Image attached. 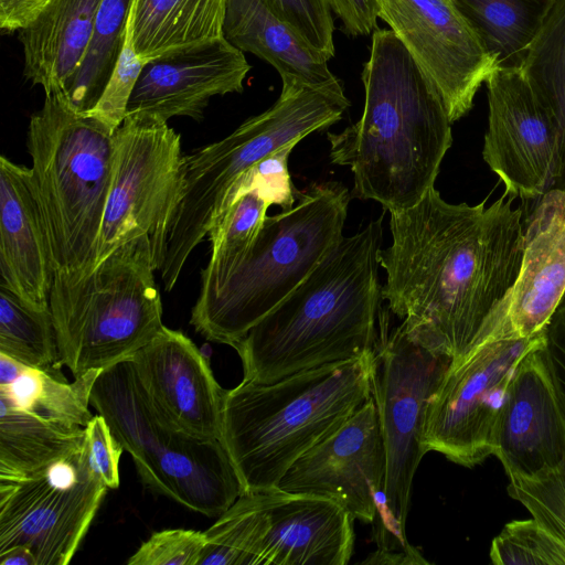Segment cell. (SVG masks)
Returning <instances> with one entry per match:
<instances>
[{"label":"cell","instance_id":"1","mask_svg":"<svg viewBox=\"0 0 565 565\" xmlns=\"http://www.w3.org/2000/svg\"><path fill=\"white\" fill-rule=\"evenodd\" d=\"M505 196L489 206L451 204L434 186L390 213L382 299L413 340L451 361L473 345L519 275L523 213Z\"/></svg>","mask_w":565,"mask_h":565},{"label":"cell","instance_id":"2","mask_svg":"<svg viewBox=\"0 0 565 565\" xmlns=\"http://www.w3.org/2000/svg\"><path fill=\"white\" fill-rule=\"evenodd\" d=\"M361 78L362 116L327 134L330 158L352 171L353 196L401 212L435 186L452 122L438 89L392 30L374 31Z\"/></svg>","mask_w":565,"mask_h":565},{"label":"cell","instance_id":"3","mask_svg":"<svg viewBox=\"0 0 565 565\" xmlns=\"http://www.w3.org/2000/svg\"><path fill=\"white\" fill-rule=\"evenodd\" d=\"M383 215L342 236L277 307L233 345L243 381L271 383L373 353L379 331Z\"/></svg>","mask_w":565,"mask_h":565},{"label":"cell","instance_id":"4","mask_svg":"<svg viewBox=\"0 0 565 565\" xmlns=\"http://www.w3.org/2000/svg\"><path fill=\"white\" fill-rule=\"evenodd\" d=\"M26 137L51 249L50 308L57 330L82 309L93 289L115 132L76 111L63 94L51 93L31 116Z\"/></svg>","mask_w":565,"mask_h":565},{"label":"cell","instance_id":"5","mask_svg":"<svg viewBox=\"0 0 565 565\" xmlns=\"http://www.w3.org/2000/svg\"><path fill=\"white\" fill-rule=\"evenodd\" d=\"M373 353L226 390L221 443L243 494L278 488L291 465L372 396Z\"/></svg>","mask_w":565,"mask_h":565},{"label":"cell","instance_id":"6","mask_svg":"<svg viewBox=\"0 0 565 565\" xmlns=\"http://www.w3.org/2000/svg\"><path fill=\"white\" fill-rule=\"evenodd\" d=\"M349 106L343 89L286 81L267 110L225 138L183 156L173 204L150 237L164 288L174 287L189 256L207 235L226 193L244 172L282 147L339 121Z\"/></svg>","mask_w":565,"mask_h":565},{"label":"cell","instance_id":"7","mask_svg":"<svg viewBox=\"0 0 565 565\" xmlns=\"http://www.w3.org/2000/svg\"><path fill=\"white\" fill-rule=\"evenodd\" d=\"M350 199L339 182L318 183L291 209L267 216L223 286L198 297L190 318L195 331L231 347L242 340L339 243Z\"/></svg>","mask_w":565,"mask_h":565},{"label":"cell","instance_id":"8","mask_svg":"<svg viewBox=\"0 0 565 565\" xmlns=\"http://www.w3.org/2000/svg\"><path fill=\"white\" fill-rule=\"evenodd\" d=\"M89 403L157 493L209 518L222 515L243 494L222 443L173 425L145 391L130 359L100 371Z\"/></svg>","mask_w":565,"mask_h":565},{"label":"cell","instance_id":"9","mask_svg":"<svg viewBox=\"0 0 565 565\" xmlns=\"http://www.w3.org/2000/svg\"><path fill=\"white\" fill-rule=\"evenodd\" d=\"M388 313L379 318L373 351L372 396L386 455L383 505L373 524L380 551L418 555L406 540L415 472L427 452L424 433L429 402L451 359L413 340L402 324L388 331Z\"/></svg>","mask_w":565,"mask_h":565},{"label":"cell","instance_id":"10","mask_svg":"<svg viewBox=\"0 0 565 565\" xmlns=\"http://www.w3.org/2000/svg\"><path fill=\"white\" fill-rule=\"evenodd\" d=\"M353 521L323 497L279 488L245 493L204 531L198 565H347Z\"/></svg>","mask_w":565,"mask_h":565},{"label":"cell","instance_id":"11","mask_svg":"<svg viewBox=\"0 0 565 565\" xmlns=\"http://www.w3.org/2000/svg\"><path fill=\"white\" fill-rule=\"evenodd\" d=\"M150 237L131 239L94 273L82 309L56 330L60 366L78 377L103 370L150 342L164 327Z\"/></svg>","mask_w":565,"mask_h":565},{"label":"cell","instance_id":"12","mask_svg":"<svg viewBox=\"0 0 565 565\" xmlns=\"http://www.w3.org/2000/svg\"><path fill=\"white\" fill-rule=\"evenodd\" d=\"M107 489L86 437L74 452L36 473L0 479V553L23 547L38 565H67Z\"/></svg>","mask_w":565,"mask_h":565},{"label":"cell","instance_id":"13","mask_svg":"<svg viewBox=\"0 0 565 565\" xmlns=\"http://www.w3.org/2000/svg\"><path fill=\"white\" fill-rule=\"evenodd\" d=\"M543 339L544 332L497 340L475 345L451 361L429 402L426 451L467 468L492 456L510 383L522 360Z\"/></svg>","mask_w":565,"mask_h":565},{"label":"cell","instance_id":"14","mask_svg":"<svg viewBox=\"0 0 565 565\" xmlns=\"http://www.w3.org/2000/svg\"><path fill=\"white\" fill-rule=\"evenodd\" d=\"M182 157L180 135L167 121L126 115L115 131L97 266L127 242L159 230L173 204Z\"/></svg>","mask_w":565,"mask_h":565},{"label":"cell","instance_id":"15","mask_svg":"<svg viewBox=\"0 0 565 565\" xmlns=\"http://www.w3.org/2000/svg\"><path fill=\"white\" fill-rule=\"evenodd\" d=\"M486 84L483 159L504 183L507 195L540 199L559 178L558 129L520 70L497 67Z\"/></svg>","mask_w":565,"mask_h":565},{"label":"cell","instance_id":"16","mask_svg":"<svg viewBox=\"0 0 565 565\" xmlns=\"http://www.w3.org/2000/svg\"><path fill=\"white\" fill-rule=\"evenodd\" d=\"M379 18L402 41L438 89L450 121L472 107L498 67L452 0H377Z\"/></svg>","mask_w":565,"mask_h":565},{"label":"cell","instance_id":"17","mask_svg":"<svg viewBox=\"0 0 565 565\" xmlns=\"http://www.w3.org/2000/svg\"><path fill=\"white\" fill-rule=\"evenodd\" d=\"M386 455L371 396L335 431L299 457L278 488L330 499L373 523L383 505Z\"/></svg>","mask_w":565,"mask_h":565},{"label":"cell","instance_id":"18","mask_svg":"<svg viewBox=\"0 0 565 565\" xmlns=\"http://www.w3.org/2000/svg\"><path fill=\"white\" fill-rule=\"evenodd\" d=\"M564 297L565 189L554 188L540 198L524 227L522 264L513 286L472 347L543 333Z\"/></svg>","mask_w":565,"mask_h":565},{"label":"cell","instance_id":"19","mask_svg":"<svg viewBox=\"0 0 565 565\" xmlns=\"http://www.w3.org/2000/svg\"><path fill=\"white\" fill-rule=\"evenodd\" d=\"M249 70L224 36L163 53L143 64L126 115L200 120L212 97L243 92Z\"/></svg>","mask_w":565,"mask_h":565},{"label":"cell","instance_id":"20","mask_svg":"<svg viewBox=\"0 0 565 565\" xmlns=\"http://www.w3.org/2000/svg\"><path fill=\"white\" fill-rule=\"evenodd\" d=\"M543 344L518 366L501 414L493 456L509 479L533 477L565 459V405Z\"/></svg>","mask_w":565,"mask_h":565},{"label":"cell","instance_id":"21","mask_svg":"<svg viewBox=\"0 0 565 565\" xmlns=\"http://www.w3.org/2000/svg\"><path fill=\"white\" fill-rule=\"evenodd\" d=\"M129 359L145 391L173 425L200 439H221L226 390L190 338L163 327Z\"/></svg>","mask_w":565,"mask_h":565},{"label":"cell","instance_id":"22","mask_svg":"<svg viewBox=\"0 0 565 565\" xmlns=\"http://www.w3.org/2000/svg\"><path fill=\"white\" fill-rule=\"evenodd\" d=\"M1 287L26 305L50 308L53 266L31 169L0 158Z\"/></svg>","mask_w":565,"mask_h":565},{"label":"cell","instance_id":"23","mask_svg":"<svg viewBox=\"0 0 565 565\" xmlns=\"http://www.w3.org/2000/svg\"><path fill=\"white\" fill-rule=\"evenodd\" d=\"M102 0H52L25 29L19 31L23 73L45 94H64L82 65L93 40Z\"/></svg>","mask_w":565,"mask_h":565},{"label":"cell","instance_id":"24","mask_svg":"<svg viewBox=\"0 0 565 565\" xmlns=\"http://www.w3.org/2000/svg\"><path fill=\"white\" fill-rule=\"evenodd\" d=\"M224 38L242 52L269 63L281 81L319 88L343 89L328 66L330 60L260 0H227Z\"/></svg>","mask_w":565,"mask_h":565},{"label":"cell","instance_id":"25","mask_svg":"<svg viewBox=\"0 0 565 565\" xmlns=\"http://www.w3.org/2000/svg\"><path fill=\"white\" fill-rule=\"evenodd\" d=\"M227 0H134L128 18L143 63L173 50L222 38Z\"/></svg>","mask_w":565,"mask_h":565},{"label":"cell","instance_id":"26","mask_svg":"<svg viewBox=\"0 0 565 565\" xmlns=\"http://www.w3.org/2000/svg\"><path fill=\"white\" fill-rule=\"evenodd\" d=\"M85 427L49 419L0 393V479L36 473L74 452Z\"/></svg>","mask_w":565,"mask_h":565},{"label":"cell","instance_id":"27","mask_svg":"<svg viewBox=\"0 0 565 565\" xmlns=\"http://www.w3.org/2000/svg\"><path fill=\"white\" fill-rule=\"evenodd\" d=\"M102 370H92L71 383L47 370L24 365L0 353V393L39 416L86 427L93 418L90 392Z\"/></svg>","mask_w":565,"mask_h":565},{"label":"cell","instance_id":"28","mask_svg":"<svg viewBox=\"0 0 565 565\" xmlns=\"http://www.w3.org/2000/svg\"><path fill=\"white\" fill-rule=\"evenodd\" d=\"M501 68L520 70L553 0H452Z\"/></svg>","mask_w":565,"mask_h":565},{"label":"cell","instance_id":"29","mask_svg":"<svg viewBox=\"0 0 565 565\" xmlns=\"http://www.w3.org/2000/svg\"><path fill=\"white\" fill-rule=\"evenodd\" d=\"M520 71L558 129L561 171L555 188L565 189V0L552 1Z\"/></svg>","mask_w":565,"mask_h":565},{"label":"cell","instance_id":"30","mask_svg":"<svg viewBox=\"0 0 565 565\" xmlns=\"http://www.w3.org/2000/svg\"><path fill=\"white\" fill-rule=\"evenodd\" d=\"M271 203L257 189L242 194L211 225V258L202 271L200 297L207 296L227 280L256 239Z\"/></svg>","mask_w":565,"mask_h":565},{"label":"cell","instance_id":"31","mask_svg":"<svg viewBox=\"0 0 565 565\" xmlns=\"http://www.w3.org/2000/svg\"><path fill=\"white\" fill-rule=\"evenodd\" d=\"M134 0H102L87 54L63 94L78 113L99 99L121 52Z\"/></svg>","mask_w":565,"mask_h":565},{"label":"cell","instance_id":"32","mask_svg":"<svg viewBox=\"0 0 565 565\" xmlns=\"http://www.w3.org/2000/svg\"><path fill=\"white\" fill-rule=\"evenodd\" d=\"M0 353L32 367H60L51 309H35L1 286Z\"/></svg>","mask_w":565,"mask_h":565},{"label":"cell","instance_id":"33","mask_svg":"<svg viewBox=\"0 0 565 565\" xmlns=\"http://www.w3.org/2000/svg\"><path fill=\"white\" fill-rule=\"evenodd\" d=\"M509 480V495L565 548V459L533 477Z\"/></svg>","mask_w":565,"mask_h":565},{"label":"cell","instance_id":"34","mask_svg":"<svg viewBox=\"0 0 565 565\" xmlns=\"http://www.w3.org/2000/svg\"><path fill=\"white\" fill-rule=\"evenodd\" d=\"M495 565H565V548L532 518L511 521L492 540Z\"/></svg>","mask_w":565,"mask_h":565},{"label":"cell","instance_id":"35","mask_svg":"<svg viewBox=\"0 0 565 565\" xmlns=\"http://www.w3.org/2000/svg\"><path fill=\"white\" fill-rule=\"evenodd\" d=\"M296 146L297 142H292L282 147L244 172L226 193L216 217L253 189L265 195L271 205H279L282 211L291 209L300 195L288 171V158Z\"/></svg>","mask_w":565,"mask_h":565},{"label":"cell","instance_id":"36","mask_svg":"<svg viewBox=\"0 0 565 565\" xmlns=\"http://www.w3.org/2000/svg\"><path fill=\"white\" fill-rule=\"evenodd\" d=\"M143 64L135 50L127 21L124 45L116 65L99 99L86 115L96 118L115 132L126 117L128 103Z\"/></svg>","mask_w":565,"mask_h":565},{"label":"cell","instance_id":"37","mask_svg":"<svg viewBox=\"0 0 565 565\" xmlns=\"http://www.w3.org/2000/svg\"><path fill=\"white\" fill-rule=\"evenodd\" d=\"M329 58L334 55V24L327 0H260Z\"/></svg>","mask_w":565,"mask_h":565},{"label":"cell","instance_id":"38","mask_svg":"<svg viewBox=\"0 0 565 565\" xmlns=\"http://www.w3.org/2000/svg\"><path fill=\"white\" fill-rule=\"evenodd\" d=\"M206 543L203 531L170 529L151 534L128 558L129 565H198Z\"/></svg>","mask_w":565,"mask_h":565},{"label":"cell","instance_id":"39","mask_svg":"<svg viewBox=\"0 0 565 565\" xmlns=\"http://www.w3.org/2000/svg\"><path fill=\"white\" fill-rule=\"evenodd\" d=\"M85 430L96 472L108 489H117L119 487V460L124 451L122 446L99 414L93 416Z\"/></svg>","mask_w":565,"mask_h":565},{"label":"cell","instance_id":"40","mask_svg":"<svg viewBox=\"0 0 565 565\" xmlns=\"http://www.w3.org/2000/svg\"><path fill=\"white\" fill-rule=\"evenodd\" d=\"M544 352L565 405V297L544 330Z\"/></svg>","mask_w":565,"mask_h":565},{"label":"cell","instance_id":"41","mask_svg":"<svg viewBox=\"0 0 565 565\" xmlns=\"http://www.w3.org/2000/svg\"><path fill=\"white\" fill-rule=\"evenodd\" d=\"M331 10L342 21L347 35H367L377 26V0H327Z\"/></svg>","mask_w":565,"mask_h":565},{"label":"cell","instance_id":"42","mask_svg":"<svg viewBox=\"0 0 565 565\" xmlns=\"http://www.w3.org/2000/svg\"><path fill=\"white\" fill-rule=\"evenodd\" d=\"M52 0H0V28L6 32L29 26Z\"/></svg>","mask_w":565,"mask_h":565},{"label":"cell","instance_id":"43","mask_svg":"<svg viewBox=\"0 0 565 565\" xmlns=\"http://www.w3.org/2000/svg\"><path fill=\"white\" fill-rule=\"evenodd\" d=\"M0 565H38L33 554L23 547H13L0 553Z\"/></svg>","mask_w":565,"mask_h":565}]
</instances>
